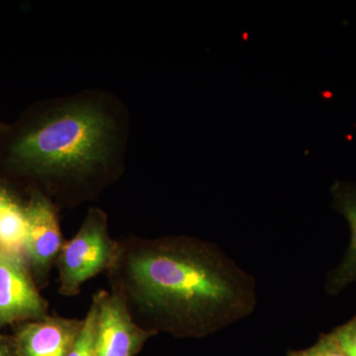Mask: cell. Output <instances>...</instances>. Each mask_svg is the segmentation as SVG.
Returning <instances> with one entry per match:
<instances>
[{
    "label": "cell",
    "instance_id": "1",
    "mask_svg": "<svg viewBox=\"0 0 356 356\" xmlns=\"http://www.w3.org/2000/svg\"><path fill=\"white\" fill-rule=\"evenodd\" d=\"M106 274L134 321L156 334L201 339L257 305L254 277L215 243L193 236H128Z\"/></svg>",
    "mask_w": 356,
    "mask_h": 356
},
{
    "label": "cell",
    "instance_id": "2",
    "mask_svg": "<svg viewBox=\"0 0 356 356\" xmlns=\"http://www.w3.org/2000/svg\"><path fill=\"white\" fill-rule=\"evenodd\" d=\"M126 124L118 102L102 92L38 103L0 136L3 163L58 209L76 207L120 177Z\"/></svg>",
    "mask_w": 356,
    "mask_h": 356
},
{
    "label": "cell",
    "instance_id": "3",
    "mask_svg": "<svg viewBox=\"0 0 356 356\" xmlns=\"http://www.w3.org/2000/svg\"><path fill=\"white\" fill-rule=\"evenodd\" d=\"M120 252V241L110 235L108 216L98 207L89 208L74 238L65 241L56 262L58 293L77 296L84 283L113 267Z\"/></svg>",
    "mask_w": 356,
    "mask_h": 356
},
{
    "label": "cell",
    "instance_id": "4",
    "mask_svg": "<svg viewBox=\"0 0 356 356\" xmlns=\"http://www.w3.org/2000/svg\"><path fill=\"white\" fill-rule=\"evenodd\" d=\"M58 211L50 198L41 192L29 191L26 200L24 255L40 290L48 286L51 268L65 243Z\"/></svg>",
    "mask_w": 356,
    "mask_h": 356
},
{
    "label": "cell",
    "instance_id": "5",
    "mask_svg": "<svg viewBox=\"0 0 356 356\" xmlns=\"http://www.w3.org/2000/svg\"><path fill=\"white\" fill-rule=\"evenodd\" d=\"M49 315L27 261L0 245V330Z\"/></svg>",
    "mask_w": 356,
    "mask_h": 356
},
{
    "label": "cell",
    "instance_id": "6",
    "mask_svg": "<svg viewBox=\"0 0 356 356\" xmlns=\"http://www.w3.org/2000/svg\"><path fill=\"white\" fill-rule=\"evenodd\" d=\"M98 309L95 356H137L156 336L134 321L114 293L100 290L92 297Z\"/></svg>",
    "mask_w": 356,
    "mask_h": 356
},
{
    "label": "cell",
    "instance_id": "7",
    "mask_svg": "<svg viewBox=\"0 0 356 356\" xmlns=\"http://www.w3.org/2000/svg\"><path fill=\"white\" fill-rule=\"evenodd\" d=\"M83 324L84 318L49 315L13 325L14 356H67Z\"/></svg>",
    "mask_w": 356,
    "mask_h": 356
},
{
    "label": "cell",
    "instance_id": "8",
    "mask_svg": "<svg viewBox=\"0 0 356 356\" xmlns=\"http://www.w3.org/2000/svg\"><path fill=\"white\" fill-rule=\"evenodd\" d=\"M332 207L343 215L350 229V242L343 259L327 276L325 291L337 295L356 282V182L337 180L332 188Z\"/></svg>",
    "mask_w": 356,
    "mask_h": 356
},
{
    "label": "cell",
    "instance_id": "9",
    "mask_svg": "<svg viewBox=\"0 0 356 356\" xmlns=\"http://www.w3.org/2000/svg\"><path fill=\"white\" fill-rule=\"evenodd\" d=\"M25 232L26 200L0 177V245L25 259Z\"/></svg>",
    "mask_w": 356,
    "mask_h": 356
},
{
    "label": "cell",
    "instance_id": "10",
    "mask_svg": "<svg viewBox=\"0 0 356 356\" xmlns=\"http://www.w3.org/2000/svg\"><path fill=\"white\" fill-rule=\"evenodd\" d=\"M98 309L95 301L91 302L81 334L67 356H95L96 332H97Z\"/></svg>",
    "mask_w": 356,
    "mask_h": 356
},
{
    "label": "cell",
    "instance_id": "11",
    "mask_svg": "<svg viewBox=\"0 0 356 356\" xmlns=\"http://www.w3.org/2000/svg\"><path fill=\"white\" fill-rule=\"evenodd\" d=\"M288 356H348L331 332L320 337L317 343L301 350H292Z\"/></svg>",
    "mask_w": 356,
    "mask_h": 356
},
{
    "label": "cell",
    "instance_id": "12",
    "mask_svg": "<svg viewBox=\"0 0 356 356\" xmlns=\"http://www.w3.org/2000/svg\"><path fill=\"white\" fill-rule=\"evenodd\" d=\"M332 334L348 356H356V316L336 327Z\"/></svg>",
    "mask_w": 356,
    "mask_h": 356
},
{
    "label": "cell",
    "instance_id": "13",
    "mask_svg": "<svg viewBox=\"0 0 356 356\" xmlns=\"http://www.w3.org/2000/svg\"><path fill=\"white\" fill-rule=\"evenodd\" d=\"M0 356H14L13 339L0 332Z\"/></svg>",
    "mask_w": 356,
    "mask_h": 356
},
{
    "label": "cell",
    "instance_id": "14",
    "mask_svg": "<svg viewBox=\"0 0 356 356\" xmlns=\"http://www.w3.org/2000/svg\"><path fill=\"white\" fill-rule=\"evenodd\" d=\"M7 125H4V124L0 123V136L2 135V133L6 130Z\"/></svg>",
    "mask_w": 356,
    "mask_h": 356
}]
</instances>
